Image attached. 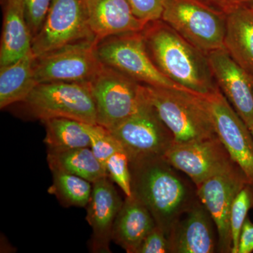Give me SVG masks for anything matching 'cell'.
Instances as JSON below:
<instances>
[{
	"label": "cell",
	"mask_w": 253,
	"mask_h": 253,
	"mask_svg": "<svg viewBox=\"0 0 253 253\" xmlns=\"http://www.w3.org/2000/svg\"><path fill=\"white\" fill-rule=\"evenodd\" d=\"M96 109V123L111 130L130 116L144 96V84L103 66L90 83Z\"/></svg>",
	"instance_id": "9"
},
{
	"label": "cell",
	"mask_w": 253,
	"mask_h": 253,
	"mask_svg": "<svg viewBox=\"0 0 253 253\" xmlns=\"http://www.w3.org/2000/svg\"><path fill=\"white\" fill-rule=\"evenodd\" d=\"M33 51L16 62L0 68V109L22 103L38 85Z\"/></svg>",
	"instance_id": "21"
},
{
	"label": "cell",
	"mask_w": 253,
	"mask_h": 253,
	"mask_svg": "<svg viewBox=\"0 0 253 253\" xmlns=\"http://www.w3.org/2000/svg\"><path fill=\"white\" fill-rule=\"evenodd\" d=\"M23 104L33 117L42 122L55 118L96 123V109L90 83H41Z\"/></svg>",
	"instance_id": "4"
},
{
	"label": "cell",
	"mask_w": 253,
	"mask_h": 253,
	"mask_svg": "<svg viewBox=\"0 0 253 253\" xmlns=\"http://www.w3.org/2000/svg\"><path fill=\"white\" fill-rule=\"evenodd\" d=\"M216 84L249 129L253 126V84L249 73L231 58L225 48L208 53Z\"/></svg>",
	"instance_id": "14"
},
{
	"label": "cell",
	"mask_w": 253,
	"mask_h": 253,
	"mask_svg": "<svg viewBox=\"0 0 253 253\" xmlns=\"http://www.w3.org/2000/svg\"><path fill=\"white\" fill-rule=\"evenodd\" d=\"M168 239L170 253L217 252L215 224L199 199L176 223Z\"/></svg>",
	"instance_id": "15"
},
{
	"label": "cell",
	"mask_w": 253,
	"mask_h": 253,
	"mask_svg": "<svg viewBox=\"0 0 253 253\" xmlns=\"http://www.w3.org/2000/svg\"><path fill=\"white\" fill-rule=\"evenodd\" d=\"M25 18L32 38L41 29L51 0H22Z\"/></svg>",
	"instance_id": "28"
},
{
	"label": "cell",
	"mask_w": 253,
	"mask_h": 253,
	"mask_svg": "<svg viewBox=\"0 0 253 253\" xmlns=\"http://www.w3.org/2000/svg\"><path fill=\"white\" fill-rule=\"evenodd\" d=\"M218 13L227 16L240 6H249L253 0H196Z\"/></svg>",
	"instance_id": "31"
},
{
	"label": "cell",
	"mask_w": 253,
	"mask_h": 253,
	"mask_svg": "<svg viewBox=\"0 0 253 253\" xmlns=\"http://www.w3.org/2000/svg\"><path fill=\"white\" fill-rule=\"evenodd\" d=\"M249 6H250V7L251 8V9H252L253 11V2L252 3V4H250Z\"/></svg>",
	"instance_id": "34"
},
{
	"label": "cell",
	"mask_w": 253,
	"mask_h": 253,
	"mask_svg": "<svg viewBox=\"0 0 253 253\" xmlns=\"http://www.w3.org/2000/svg\"><path fill=\"white\" fill-rule=\"evenodd\" d=\"M96 50L104 66L144 85L185 89L168 79L156 68L146 51L141 31L105 38L96 42Z\"/></svg>",
	"instance_id": "5"
},
{
	"label": "cell",
	"mask_w": 253,
	"mask_h": 253,
	"mask_svg": "<svg viewBox=\"0 0 253 253\" xmlns=\"http://www.w3.org/2000/svg\"><path fill=\"white\" fill-rule=\"evenodd\" d=\"M88 9L96 42L111 36L142 31L147 24L134 16L127 0H88Z\"/></svg>",
	"instance_id": "17"
},
{
	"label": "cell",
	"mask_w": 253,
	"mask_h": 253,
	"mask_svg": "<svg viewBox=\"0 0 253 253\" xmlns=\"http://www.w3.org/2000/svg\"><path fill=\"white\" fill-rule=\"evenodd\" d=\"M110 179L116 184L126 196H131L130 162L124 149L113 154L105 164Z\"/></svg>",
	"instance_id": "27"
},
{
	"label": "cell",
	"mask_w": 253,
	"mask_h": 253,
	"mask_svg": "<svg viewBox=\"0 0 253 253\" xmlns=\"http://www.w3.org/2000/svg\"><path fill=\"white\" fill-rule=\"evenodd\" d=\"M165 158L193 181L196 188L236 163L218 136L184 144H174Z\"/></svg>",
	"instance_id": "13"
},
{
	"label": "cell",
	"mask_w": 253,
	"mask_h": 253,
	"mask_svg": "<svg viewBox=\"0 0 253 253\" xmlns=\"http://www.w3.org/2000/svg\"><path fill=\"white\" fill-rule=\"evenodd\" d=\"M253 208V187L251 184L243 188L236 196L230 215L231 237H232V251L231 253H238L241 229L244 225L248 213Z\"/></svg>",
	"instance_id": "25"
},
{
	"label": "cell",
	"mask_w": 253,
	"mask_h": 253,
	"mask_svg": "<svg viewBox=\"0 0 253 253\" xmlns=\"http://www.w3.org/2000/svg\"><path fill=\"white\" fill-rule=\"evenodd\" d=\"M251 78H252L253 84V76H251Z\"/></svg>",
	"instance_id": "35"
},
{
	"label": "cell",
	"mask_w": 253,
	"mask_h": 253,
	"mask_svg": "<svg viewBox=\"0 0 253 253\" xmlns=\"http://www.w3.org/2000/svg\"><path fill=\"white\" fill-rule=\"evenodd\" d=\"M133 14L145 23L161 19L165 0H127Z\"/></svg>",
	"instance_id": "29"
},
{
	"label": "cell",
	"mask_w": 253,
	"mask_h": 253,
	"mask_svg": "<svg viewBox=\"0 0 253 253\" xmlns=\"http://www.w3.org/2000/svg\"><path fill=\"white\" fill-rule=\"evenodd\" d=\"M109 131L126 151L129 162L164 156L174 144L172 133L146 98L144 85V96L136 111Z\"/></svg>",
	"instance_id": "7"
},
{
	"label": "cell",
	"mask_w": 253,
	"mask_h": 253,
	"mask_svg": "<svg viewBox=\"0 0 253 253\" xmlns=\"http://www.w3.org/2000/svg\"><path fill=\"white\" fill-rule=\"evenodd\" d=\"M42 123L46 129L44 143L47 149L90 147V139L84 123L66 118H51Z\"/></svg>",
	"instance_id": "23"
},
{
	"label": "cell",
	"mask_w": 253,
	"mask_h": 253,
	"mask_svg": "<svg viewBox=\"0 0 253 253\" xmlns=\"http://www.w3.org/2000/svg\"><path fill=\"white\" fill-rule=\"evenodd\" d=\"M95 41L89 21L88 0H51L49 11L32 41L36 58L78 42Z\"/></svg>",
	"instance_id": "8"
},
{
	"label": "cell",
	"mask_w": 253,
	"mask_h": 253,
	"mask_svg": "<svg viewBox=\"0 0 253 253\" xmlns=\"http://www.w3.org/2000/svg\"><path fill=\"white\" fill-rule=\"evenodd\" d=\"M203 96L218 137L253 187V136L251 129L219 89Z\"/></svg>",
	"instance_id": "12"
},
{
	"label": "cell",
	"mask_w": 253,
	"mask_h": 253,
	"mask_svg": "<svg viewBox=\"0 0 253 253\" xmlns=\"http://www.w3.org/2000/svg\"><path fill=\"white\" fill-rule=\"evenodd\" d=\"M251 184L235 164L205 181L197 189V196L212 217L217 231V253H231L230 215L233 203L240 191Z\"/></svg>",
	"instance_id": "11"
},
{
	"label": "cell",
	"mask_w": 253,
	"mask_h": 253,
	"mask_svg": "<svg viewBox=\"0 0 253 253\" xmlns=\"http://www.w3.org/2000/svg\"><path fill=\"white\" fill-rule=\"evenodd\" d=\"M107 176L92 184L86 219L92 229L89 248L94 253H111L113 224L123 201Z\"/></svg>",
	"instance_id": "16"
},
{
	"label": "cell",
	"mask_w": 253,
	"mask_h": 253,
	"mask_svg": "<svg viewBox=\"0 0 253 253\" xmlns=\"http://www.w3.org/2000/svg\"><path fill=\"white\" fill-rule=\"evenodd\" d=\"M156 226L152 214L135 196H126L113 224L112 241L127 253H136Z\"/></svg>",
	"instance_id": "18"
},
{
	"label": "cell",
	"mask_w": 253,
	"mask_h": 253,
	"mask_svg": "<svg viewBox=\"0 0 253 253\" xmlns=\"http://www.w3.org/2000/svg\"><path fill=\"white\" fill-rule=\"evenodd\" d=\"M32 41L22 0H6L0 46V68L16 62L31 52Z\"/></svg>",
	"instance_id": "19"
},
{
	"label": "cell",
	"mask_w": 253,
	"mask_h": 253,
	"mask_svg": "<svg viewBox=\"0 0 253 253\" xmlns=\"http://www.w3.org/2000/svg\"><path fill=\"white\" fill-rule=\"evenodd\" d=\"M47 163L53 171L67 172L94 183L107 177L108 173L90 147L47 149Z\"/></svg>",
	"instance_id": "22"
},
{
	"label": "cell",
	"mask_w": 253,
	"mask_h": 253,
	"mask_svg": "<svg viewBox=\"0 0 253 253\" xmlns=\"http://www.w3.org/2000/svg\"><path fill=\"white\" fill-rule=\"evenodd\" d=\"M170 253L169 239L156 225L146 236L136 253Z\"/></svg>",
	"instance_id": "30"
},
{
	"label": "cell",
	"mask_w": 253,
	"mask_h": 253,
	"mask_svg": "<svg viewBox=\"0 0 253 253\" xmlns=\"http://www.w3.org/2000/svg\"><path fill=\"white\" fill-rule=\"evenodd\" d=\"M161 19L206 54L224 48L226 16L196 0H165Z\"/></svg>",
	"instance_id": "6"
},
{
	"label": "cell",
	"mask_w": 253,
	"mask_h": 253,
	"mask_svg": "<svg viewBox=\"0 0 253 253\" xmlns=\"http://www.w3.org/2000/svg\"><path fill=\"white\" fill-rule=\"evenodd\" d=\"M144 92L174 136V144L217 136L203 95L186 89L144 85Z\"/></svg>",
	"instance_id": "3"
},
{
	"label": "cell",
	"mask_w": 253,
	"mask_h": 253,
	"mask_svg": "<svg viewBox=\"0 0 253 253\" xmlns=\"http://www.w3.org/2000/svg\"><path fill=\"white\" fill-rule=\"evenodd\" d=\"M224 46L241 68L253 76V11L240 6L226 16Z\"/></svg>",
	"instance_id": "20"
},
{
	"label": "cell",
	"mask_w": 253,
	"mask_h": 253,
	"mask_svg": "<svg viewBox=\"0 0 253 253\" xmlns=\"http://www.w3.org/2000/svg\"><path fill=\"white\" fill-rule=\"evenodd\" d=\"M131 195L144 204L169 237L176 223L199 199L197 189L165 156L130 161Z\"/></svg>",
	"instance_id": "1"
},
{
	"label": "cell",
	"mask_w": 253,
	"mask_h": 253,
	"mask_svg": "<svg viewBox=\"0 0 253 253\" xmlns=\"http://www.w3.org/2000/svg\"><path fill=\"white\" fill-rule=\"evenodd\" d=\"M141 34L150 58L168 79L199 95L219 89L207 54L186 41L162 19L148 23Z\"/></svg>",
	"instance_id": "2"
},
{
	"label": "cell",
	"mask_w": 253,
	"mask_h": 253,
	"mask_svg": "<svg viewBox=\"0 0 253 253\" xmlns=\"http://www.w3.org/2000/svg\"><path fill=\"white\" fill-rule=\"evenodd\" d=\"M84 126L90 139L91 149L105 168L107 160L115 153L123 150V148L104 126L98 124L86 123H84Z\"/></svg>",
	"instance_id": "26"
},
{
	"label": "cell",
	"mask_w": 253,
	"mask_h": 253,
	"mask_svg": "<svg viewBox=\"0 0 253 253\" xmlns=\"http://www.w3.org/2000/svg\"><path fill=\"white\" fill-rule=\"evenodd\" d=\"M52 184L48 192L54 195L66 207H86L92 191V183L67 172L53 171Z\"/></svg>",
	"instance_id": "24"
},
{
	"label": "cell",
	"mask_w": 253,
	"mask_h": 253,
	"mask_svg": "<svg viewBox=\"0 0 253 253\" xmlns=\"http://www.w3.org/2000/svg\"><path fill=\"white\" fill-rule=\"evenodd\" d=\"M250 129H251V133H252L253 136V126L250 128Z\"/></svg>",
	"instance_id": "33"
},
{
	"label": "cell",
	"mask_w": 253,
	"mask_h": 253,
	"mask_svg": "<svg viewBox=\"0 0 253 253\" xmlns=\"http://www.w3.org/2000/svg\"><path fill=\"white\" fill-rule=\"evenodd\" d=\"M253 252V223L248 217L241 229L238 253H252Z\"/></svg>",
	"instance_id": "32"
},
{
	"label": "cell",
	"mask_w": 253,
	"mask_h": 253,
	"mask_svg": "<svg viewBox=\"0 0 253 253\" xmlns=\"http://www.w3.org/2000/svg\"><path fill=\"white\" fill-rule=\"evenodd\" d=\"M95 41L73 43L36 58L35 77L38 84L48 83H90L104 64Z\"/></svg>",
	"instance_id": "10"
}]
</instances>
